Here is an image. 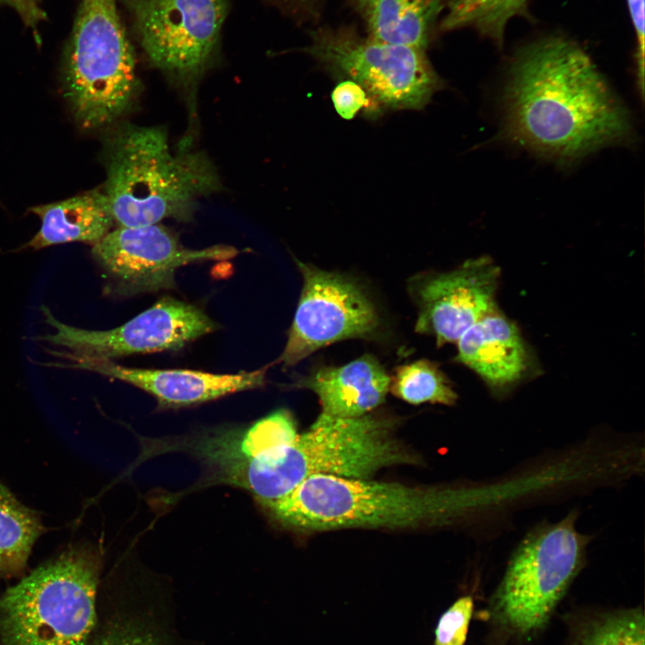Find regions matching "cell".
Returning a JSON list of instances; mask_svg holds the SVG:
<instances>
[{"label": "cell", "instance_id": "6da1fadb", "mask_svg": "<svg viewBox=\"0 0 645 645\" xmlns=\"http://www.w3.org/2000/svg\"><path fill=\"white\" fill-rule=\"evenodd\" d=\"M504 103L508 136L559 162L624 142L632 132L625 108L589 55L559 35L518 49Z\"/></svg>", "mask_w": 645, "mask_h": 645}, {"label": "cell", "instance_id": "7a4b0ae2", "mask_svg": "<svg viewBox=\"0 0 645 645\" xmlns=\"http://www.w3.org/2000/svg\"><path fill=\"white\" fill-rule=\"evenodd\" d=\"M105 167L104 193L119 227L188 221L198 201L222 187L206 153L172 151L159 126H120L107 142Z\"/></svg>", "mask_w": 645, "mask_h": 645}, {"label": "cell", "instance_id": "3957f363", "mask_svg": "<svg viewBox=\"0 0 645 645\" xmlns=\"http://www.w3.org/2000/svg\"><path fill=\"white\" fill-rule=\"evenodd\" d=\"M464 502L460 492L440 487L318 474L287 495L262 504L285 526L325 531L431 527L457 515Z\"/></svg>", "mask_w": 645, "mask_h": 645}, {"label": "cell", "instance_id": "277c9868", "mask_svg": "<svg viewBox=\"0 0 645 645\" xmlns=\"http://www.w3.org/2000/svg\"><path fill=\"white\" fill-rule=\"evenodd\" d=\"M100 557L70 547L0 597V645H86L97 626Z\"/></svg>", "mask_w": 645, "mask_h": 645}, {"label": "cell", "instance_id": "5b68a950", "mask_svg": "<svg viewBox=\"0 0 645 645\" xmlns=\"http://www.w3.org/2000/svg\"><path fill=\"white\" fill-rule=\"evenodd\" d=\"M64 93L84 129L125 113L139 89L135 56L116 0H81L64 51Z\"/></svg>", "mask_w": 645, "mask_h": 645}, {"label": "cell", "instance_id": "8992f818", "mask_svg": "<svg viewBox=\"0 0 645 645\" xmlns=\"http://www.w3.org/2000/svg\"><path fill=\"white\" fill-rule=\"evenodd\" d=\"M414 461L388 419L371 413L350 418L320 414L307 431L279 447L258 502L278 500L314 475L366 479L380 469Z\"/></svg>", "mask_w": 645, "mask_h": 645}, {"label": "cell", "instance_id": "52a82bcc", "mask_svg": "<svg viewBox=\"0 0 645 645\" xmlns=\"http://www.w3.org/2000/svg\"><path fill=\"white\" fill-rule=\"evenodd\" d=\"M301 50L331 73L359 84L370 110L420 109L442 86L425 50L363 37L351 27L313 30Z\"/></svg>", "mask_w": 645, "mask_h": 645}, {"label": "cell", "instance_id": "ba28073f", "mask_svg": "<svg viewBox=\"0 0 645 645\" xmlns=\"http://www.w3.org/2000/svg\"><path fill=\"white\" fill-rule=\"evenodd\" d=\"M570 513L529 531L513 553L494 598L503 624L521 633L541 627L584 560L588 537Z\"/></svg>", "mask_w": 645, "mask_h": 645}, {"label": "cell", "instance_id": "9c48e42d", "mask_svg": "<svg viewBox=\"0 0 645 645\" xmlns=\"http://www.w3.org/2000/svg\"><path fill=\"white\" fill-rule=\"evenodd\" d=\"M149 63L172 81L194 85L215 64L228 0H120Z\"/></svg>", "mask_w": 645, "mask_h": 645}, {"label": "cell", "instance_id": "30bf717a", "mask_svg": "<svg viewBox=\"0 0 645 645\" xmlns=\"http://www.w3.org/2000/svg\"><path fill=\"white\" fill-rule=\"evenodd\" d=\"M295 261L303 279L302 289L278 362L290 367L332 343L378 337L379 313L356 280L297 259Z\"/></svg>", "mask_w": 645, "mask_h": 645}, {"label": "cell", "instance_id": "8fae6325", "mask_svg": "<svg viewBox=\"0 0 645 645\" xmlns=\"http://www.w3.org/2000/svg\"><path fill=\"white\" fill-rule=\"evenodd\" d=\"M41 311L53 331L38 339L86 358L111 360L137 353L178 349L216 329V323L197 306L170 297L108 331L64 323L45 305Z\"/></svg>", "mask_w": 645, "mask_h": 645}, {"label": "cell", "instance_id": "7c38bea8", "mask_svg": "<svg viewBox=\"0 0 645 645\" xmlns=\"http://www.w3.org/2000/svg\"><path fill=\"white\" fill-rule=\"evenodd\" d=\"M237 254V249L227 245L186 248L159 223L119 227L92 248L95 260L123 295L172 288L178 268L203 261L228 260Z\"/></svg>", "mask_w": 645, "mask_h": 645}, {"label": "cell", "instance_id": "4fadbf2b", "mask_svg": "<svg viewBox=\"0 0 645 645\" xmlns=\"http://www.w3.org/2000/svg\"><path fill=\"white\" fill-rule=\"evenodd\" d=\"M500 270L487 257L470 259L447 272H424L408 280L417 308L415 331L437 346L457 342L476 322L495 307Z\"/></svg>", "mask_w": 645, "mask_h": 645}, {"label": "cell", "instance_id": "5bb4252c", "mask_svg": "<svg viewBox=\"0 0 645 645\" xmlns=\"http://www.w3.org/2000/svg\"><path fill=\"white\" fill-rule=\"evenodd\" d=\"M297 434L292 414L279 409L246 428L207 434L180 445L202 461L214 483L253 494L276 448Z\"/></svg>", "mask_w": 645, "mask_h": 645}, {"label": "cell", "instance_id": "9a60e30c", "mask_svg": "<svg viewBox=\"0 0 645 645\" xmlns=\"http://www.w3.org/2000/svg\"><path fill=\"white\" fill-rule=\"evenodd\" d=\"M64 359L55 366L91 371L131 383L154 396L163 408H178L212 400L264 384L267 367L232 374L171 369L125 367L112 360L86 358L64 350L53 353Z\"/></svg>", "mask_w": 645, "mask_h": 645}, {"label": "cell", "instance_id": "2e32d148", "mask_svg": "<svg viewBox=\"0 0 645 645\" xmlns=\"http://www.w3.org/2000/svg\"><path fill=\"white\" fill-rule=\"evenodd\" d=\"M455 359L496 393L521 382L533 367L531 353L520 330L496 306L457 340Z\"/></svg>", "mask_w": 645, "mask_h": 645}, {"label": "cell", "instance_id": "e0dca14e", "mask_svg": "<svg viewBox=\"0 0 645 645\" xmlns=\"http://www.w3.org/2000/svg\"><path fill=\"white\" fill-rule=\"evenodd\" d=\"M390 382L391 376L378 359L365 354L340 366H320L298 379L295 386L316 394L320 414L350 418L369 414L382 405Z\"/></svg>", "mask_w": 645, "mask_h": 645}, {"label": "cell", "instance_id": "ac0fdd59", "mask_svg": "<svg viewBox=\"0 0 645 645\" xmlns=\"http://www.w3.org/2000/svg\"><path fill=\"white\" fill-rule=\"evenodd\" d=\"M30 211L41 222L39 231L26 244L34 250L71 242L95 245L115 222L108 196L98 189Z\"/></svg>", "mask_w": 645, "mask_h": 645}, {"label": "cell", "instance_id": "d6986e66", "mask_svg": "<svg viewBox=\"0 0 645 645\" xmlns=\"http://www.w3.org/2000/svg\"><path fill=\"white\" fill-rule=\"evenodd\" d=\"M368 36L386 43L426 49L444 0H350Z\"/></svg>", "mask_w": 645, "mask_h": 645}, {"label": "cell", "instance_id": "ffe728a7", "mask_svg": "<svg viewBox=\"0 0 645 645\" xmlns=\"http://www.w3.org/2000/svg\"><path fill=\"white\" fill-rule=\"evenodd\" d=\"M528 3L529 0H444L447 13L440 30L471 28L501 48L509 20L515 16L531 19Z\"/></svg>", "mask_w": 645, "mask_h": 645}, {"label": "cell", "instance_id": "44dd1931", "mask_svg": "<svg viewBox=\"0 0 645 645\" xmlns=\"http://www.w3.org/2000/svg\"><path fill=\"white\" fill-rule=\"evenodd\" d=\"M44 527L35 512L13 496L0 499V577L24 572L32 547Z\"/></svg>", "mask_w": 645, "mask_h": 645}, {"label": "cell", "instance_id": "7402d4cb", "mask_svg": "<svg viewBox=\"0 0 645 645\" xmlns=\"http://www.w3.org/2000/svg\"><path fill=\"white\" fill-rule=\"evenodd\" d=\"M389 391L414 405L426 402L453 405L458 398L443 372L427 359L398 366L391 376Z\"/></svg>", "mask_w": 645, "mask_h": 645}, {"label": "cell", "instance_id": "603a6c76", "mask_svg": "<svg viewBox=\"0 0 645 645\" xmlns=\"http://www.w3.org/2000/svg\"><path fill=\"white\" fill-rule=\"evenodd\" d=\"M644 626L639 612L611 615L592 624L580 645H644Z\"/></svg>", "mask_w": 645, "mask_h": 645}, {"label": "cell", "instance_id": "cb8c5ba5", "mask_svg": "<svg viewBox=\"0 0 645 645\" xmlns=\"http://www.w3.org/2000/svg\"><path fill=\"white\" fill-rule=\"evenodd\" d=\"M158 638L141 624L115 619L96 628L86 645H163Z\"/></svg>", "mask_w": 645, "mask_h": 645}, {"label": "cell", "instance_id": "d4e9b609", "mask_svg": "<svg viewBox=\"0 0 645 645\" xmlns=\"http://www.w3.org/2000/svg\"><path fill=\"white\" fill-rule=\"evenodd\" d=\"M472 611L471 597L465 596L455 601L438 621L434 645H464Z\"/></svg>", "mask_w": 645, "mask_h": 645}, {"label": "cell", "instance_id": "484cf974", "mask_svg": "<svg viewBox=\"0 0 645 645\" xmlns=\"http://www.w3.org/2000/svg\"><path fill=\"white\" fill-rule=\"evenodd\" d=\"M331 99L338 115L344 119H352L361 108H370L365 90L357 82L345 80L336 85Z\"/></svg>", "mask_w": 645, "mask_h": 645}, {"label": "cell", "instance_id": "4316f807", "mask_svg": "<svg viewBox=\"0 0 645 645\" xmlns=\"http://www.w3.org/2000/svg\"><path fill=\"white\" fill-rule=\"evenodd\" d=\"M629 14L636 36V64L641 93L644 76V0H627Z\"/></svg>", "mask_w": 645, "mask_h": 645}, {"label": "cell", "instance_id": "83f0119b", "mask_svg": "<svg viewBox=\"0 0 645 645\" xmlns=\"http://www.w3.org/2000/svg\"><path fill=\"white\" fill-rule=\"evenodd\" d=\"M0 5L13 8L22 22L33 30H36L47 17L42 8V0H0Z\"/></svg>", "mask_w": 645, "mask_h": 645}, {"label": "cell", "instance_id": "f1b7e54d", "mask_svg": "<svg viewBox=\"0 0 645 645\" xmlns=\"http://www.w3.org/2000/svg\"><path fill=\"white\" fill-rule=\"evenodd\" d=\"M285 13L297 17L314 15L322 0H269Z\"/></svg>", "mask_w": 645, "mask_h": 645}, {"label": "cell", "instance_id": "f546056e", "mask_svg": "<svg viewBox=\"0 0 645 645\" xmlns=\"http://www.w3.org/2000/svg\"><path fill=\"white\" fill-rule=\"evenodd\" d=\"M13 494L0 482V499L12 498Z\"/></svg>", "mask_w": 645, "mask_h": 645}]
</instances>
